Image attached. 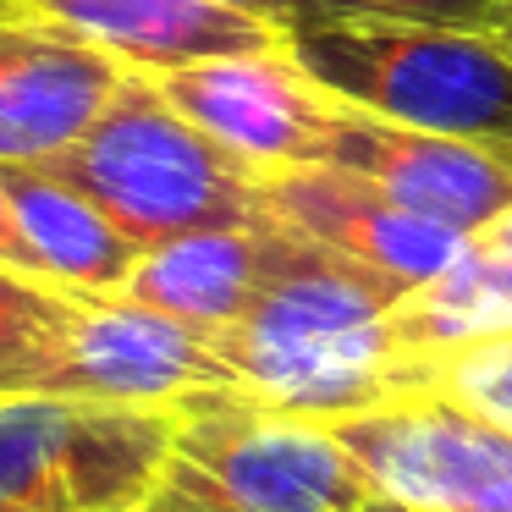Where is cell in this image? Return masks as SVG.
I'll use <instances>...</instances> for the list:
<instances>
[{"instance_id":"cell-1","label":"cell","mask_w":512,"mask_h":512,"mask_svg":"<svg viewBox=\"0 0 512 512\" xmlns=\"http://www.w3.org/2000/svg\"><path fill=\"white\" fill-rule=\"evenodd\" d=\"M402 292L298 232L292 259L237 325L215 331L237 386L292 419L331 424L430 391V358L391 331Z\"/></svg>"},{"instance_id":"cell-2","label":"cell","mask_w":512,"mask_h":512,"mask_svg":"<svg viewBox=\"0 0 512 512\" xmlns=\"http://www.w3.org/2000/svg\"><path fill=\"white\" fill-rule=\"evenodd\" d=\"M34 166L78 188L89 204H100L144 248L226 232V226H254L270 215L259 193L265 171L237 160L210 133H199L155 89V78L133 67L122 72L89 133Z\"/></svg>"},{"instance_id":"cell-3","label":"cell","mask_w":512,"mask_h":512,"mask_svg":"<svg viewBox=\"0 0 512 512\" xmlns=\"http://www.w3.org/2000/svg\"><path fill=\"white\" fill-rule=\"evenodd\" d=\"M287 50L325 94L402 127L512 144V50L479 28L303 23Z\"/></svg>"},{"instance_id":"cell-4","label":"cell","mask_w":512,"mask_h":512,"mask_svg":"<svg viewBox=\"0 0 512 512\" xmlns=\"http://www.w3.org/2000/svg\"><path fill=\"white\" fill-rule=\"evenodd\" d=\"M171 463L160 490L210 512H364L375 485L325 424L259 402L243 386H199L166 402Z\"/></svg>"},{"instance_id":"cell-5","label":"cell","mask_w":512,"mask_h":512,"mask_svg":"<svg viewBox=\"0 0 512 512\" xmlns=\"http://www.w3.org/2000/svg\"><path fill=\"white\" fill-rule=\"evenodd\" d=\"M171 463V413L0 397V512H138Z\"/></svg>"},{"instance_id":"cell-6","label":"cell","mask_w":512,"mask_h":512,"mask_svg":"<svg viewBox=\"0 0 512 512\" xmlns=\"http://www.w3.org/2000/svg\"><path fill=\"white\" fill-rule=\"evenodd\" d=\"M325 430L358 457L386 501L413 512H512V430L446 391L380 402Z\"/></svg>"},{"instance_id":"cell-7","label":"cell","mask_w":512,"mask_h":512,"mask_svg":"<svg viewBox=\"0 0 512 512\" xmlns=\"http://www.w3.org/2000/svg\"><path fill=\"white\" fill-rule=\"evenodd\" d=\"M336 100V94H331ZM320 166L353 171L391 204L446 226L457 237H479L512 210V144L452 138L369 116L336 100Z\"/></svg>"},{"instance_id":"cell-8","label":"cell","mask_w":512,"mask_h":512,"mask_svg":"<svg viewBox=\"0 0 512 512\" xmlns=\"http://www.w3.org/2000/svg\"><path fill=\"white\" fill-rule=\"evenodd\" d=\"M199 386H237L210 331L133 298H89L39 391L122 402V408H166Z\"/></svg>"},{"instance_id":"cell-9","label":"cell","mask_w":512,"mask_h":512,"mask_svg":"<svg viewBox=\"0 0 512 512\" xmlns=\"http://www.w3.org/2000/svg\"><path fill=\"white\" fill-rule=\"evenodd\" d=\"M155 89L188 116L199 133L226 144L259 171L320 166L336 100L292 61V50L265 56H221L199 67L160 72Z\"/></svg>"},{"instance_id":"cell-10","label":"cell","mask_w":512,"mask_h":512,"mask_svg":"<svg viewBox=\"0 0 512 512\" xmlns=\"http://www.w3.org/2000/svg\"><path fill=\"white\" fill-rule=\"evenodd\" d=\"M265 210L276 221H287L292 232L314 237L320 248L353 259L358 270L391 281L408 298L413 287L435 281L468 237L446 232V226L424 221V215L391 204L386 193H375L364 177L336 166H287L259 177Z\"/></svg>"},{"instance_id":"cell-11","label":"cell","mask_w":512,"mask_h":512,"mask_svg":"<svg viewBox=\"0 0 512 512\" xmlns=\"http://www.w3.org/2000/svg\"><path fill=\"white\" fill-rule=\"evenodd\" d=\"M122 61L39 12L0 23V166H34L89 133Z\"/></svg>"},{"instance_id":"cell-12","label":"cell","mask_w":512,"mask_h":512,"mask_svg":"<svg viewBox=\"0 0 512 512\" xmlns=\"http://www.w3.org/2000/svg\"><path fill=\"white\" fill-rule=\"evenodd\" d=\"M28 12L72 28L133 72H177L221 56H265L287 34L237 0H28Z\"/></svg>"},{"instance_id":"cell-13","label":"cell","mask_w":512,"mask_h":512,"mask_svg":"<svg viewBox=\"0 0 512 512\" xmlns=\"http://www.w3.org/2000/svg\"><path fill=\"white\" fill-rule=\"evenodd\" d=\"M292 243H298V232L287 221H276V215H265L254 226L177 237V243L149 248L138 259L127 292H116V298L149 303V309L177 314V320L215 336L265 298V287L292 259Z\"/></svg>"},{"instance_id":"cell-14","label":"cell","mask_w":512,"mask_h":512,"mask_svg":"<svg viewBox=\"0 0 512 512\" xmlns=\"http://www.w3.org/2000/svg\"><path fill=\"white\" fill-rule=\"evenodd\" d=\"M6 199H12L17 232L34 248L39 276L50 287H67L78 298H116L127 292L138 259L149 254L144 243L122 232L100 204H89L78 188L56 182L39 166H0Z\"/></svg>"},{"instance_id":"cell-15","label":"cell","mask_w":512,"mask_h":512,"mask_svg":"<svg viewBox=\"0 0 512 512\" xmlns=\"http://www.w3.org/2000/svg\"><path fill=\"white\" fill-rule=\"evenodd\" d=\"M83 309H89V298H78V292L0 270V397H28L45 386L50 364L67 347Z\"/></svg>"},{"instance_id":"cell-16","label":"cell","mask_w":512,"mask_h":512,"mask_svg":"<svg viewBox=\"0 0 512 512\" xmlns=\"http://www.w3.org/2000/svg\"><path fill=\"white\" fill-rule=\"evenodd\" d=\"M303 23H435L496 34L501 0H292V28Z\"/></svg>"},{"instance_id":"cell-17","label":"cell","mask_w":512,"mask_h":512,"mask_svg":"<svg viewBox=\"0 0 512 512\" xmlns=\"http://www.w3.org/2000/svg\"><path fill=\"white\" fill-rule=\"evenodd\" d=\"M0 270H17V276H39V259L34 248L23 243V232H17V215H12V199H6V182H0Z\"/></svg>"},{"instance_id":"cell-18","label":"cell","mask_w":512,"mask_h":512,"mask_svg":"<svg viewBox=\"0 0 512 512\" xmlns=\"http://www.w3.org/2000/svg\"><path fill=\"white\" fill-rule=\"evenodd\" d=\"M237 6H248V12H259L265 23H276L281 34L292 28V0H237Z\"/></svg>"},{"instance_id":"cell-19","label":"cell","mask_w":512,"mask_h":512,"mask_svg":"<svg viewBox=\"0 0 512 512\" xmlns=\"http://www.w3.org/2000/svg\"><path fill=\"white\" fill-rule=\"evenodd\" d=\"M138 512H210V507H193V501H177V496H166V490H155Z\"/></svg>"},{"instance_id":"cell-20","label":"cell","mask_w":512,"mask_h":512,"mask_svg":"<svg viewBox=\"0 0 512 512\" xmlns=\"http://www.w3.org/2000/svg\"><path fill=\"white\" fill-rule=\"evenodd\" d=\"M496 39L512 50V0H501V23H496Z\"/></svg>"},{"instance_id":"cell-21","label":"cell","mask_w":512,"mask_h":512,"mask_svg":"<svg viewBox=\"0 0 512 512\" xmlns=\"http://www.w3.org/2000/svg\"><path fill=\"white\" fill-rule=\"evenodd\" d=\"M485 232H490V237H496V243H507V248H512V210H507V215H501V221H490V226H485Z\"/></svg>"},{"instance_id":"cell-22","label":"cell","mask_w":512,"mask_h":512,"mask_svg":"<svg viewBox=\"0 0 512 512\" xmlns=\"http://www.w3.org/2000/svg\"><path fill=\"white\" fill-rule=\"evenodd\" d=\"M364 512H413V507H402V501H386V496H375Z\"/></svg>"},{"instance_id":"cell-23","label":"cell","mask_w":512,"mask_h":512,"mask_svg":"<svg viewBox=\"0 0 512 512\" xmlns=\"http://www.w3.org/2000/svg\"><path fill=\"white\" fill-rule=\"evenodd\" d=\"M28 12V0H0V23H6V17H23Z\"/></svg>"}]
</instances>
